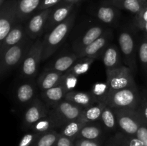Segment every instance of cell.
Segmentation results:
<instances>
[{"mask_svg":"<svg viewBox=\"0 0 147 146\" xmlns=\"http://www.w3.org/2000/svg\"><path fill=\"white\" fill-rule=\"evenodd\" d=\"M42 0H17V17L20 21L25 22L38 11Z\"/></svg>","mask_w":147,"mask_h":146,"instance_id":"cell-19","label":"cell"},{"mask_svg":"<svg viewBox=\"0 0 147 146\" xmlns=\"http://www.w3.org/2000/svg\"><path fill=\"white\" fill-rule=\"evenodd\" d=\"M67 92L63 86L58 84L49 90L40 92V98L49 107L53 108L65 100Z\"/></svg>","mask_w":147,"mask_h":146,"instance_id":"cell-21","label":"cell"},{"mask_svg":"<svg viewBox=\"0 0 147 146\" xmlns=\"http://www.w3.org/2000/svg\"><path fill=\"white\" fill-rule=\"evenodd\" d=\"M34 42L27 36L20 42L9 47L0 57V78L4 79L10 72L20 67Z\"/></svg>","mask_w":147,"mask_h":146,"instance_id":"cell-2","label":"cell"},{"mask_svg":"<svg viewBox=\"0 0 147 146\" xmlns=\"http://www.w3.org/2000/svg\"><path fill=\"white\" fill-rule=\"evenodd\" d=\"M141 30H142V31H143L145 34H147V23L145 24L144 26L143 27H142V29Z\"/></svg>","mask_w":147,"mask_h":146,"instance_id":"cell-45","label":"cell"},{"mask_svg":"<svg viewBox=\"0 0 147 146\" xmlns=\"http://www.w3.org/2000/svg\"><path fill=\"white\" fill-rule=\"evenodd\" d=\"M83 0H63L60 4H76L77 3L80 2Z\"/></svg>","mask_w":147,"mask_h":146,"instance_id":"cell-44","label":"cell"},{"mask_svg":"<svg viewBox=\"0 0 147 146\" xmlns=\"http://www.w3.org/2000/svg\"><path fill=\"white\" fill-rule=\"evenodd\" d=\"M100 120L101 121L104 128L108 131H115L118 128L117 119L114 110L106 103Z\"/></svg>","mask_w":147,"mask_h":146,"instance_id":"cell-27","label":"cell"},{"mask_svg":"<svg viewBox=\"0 0 147 146\" xmlns=\"http://www.w3.org/2000/svg\"><path fill=\"white\" fill-rule=\"evenodd\" d=\"M96 59L91 57H81L79 58L71 67L66 72L73 74L76 76H80L81 74H86L91 64L94 62Z\"/></svg>","mask_w":147,"mask_h":146,"instance_id":"cell-30","label":"cell"},{"mask_svg":"<svg viewBox=\"0 0 147 146\" xmlns=\"http://www.w3.org/2000/svg\"><path fill=\"white\" fill-rule=\"evenodd\" d=\"M62 1L63 0H42L38 11L56 7L59 4H60Z\"/></svg>","mask_w":147,"mask_h":146,"instance_id":"cell-42","label":"cell"},{"mask_svg":"<svg viewBox=\"0 0 147 146\" xmlns=\"http://www.w3.org/2000/svg\"><path fill=\"white\" fill-rule=\"evenodd\" d=\"M51 108L49 107L41 98L37 97L30 105L27 106L23 114L22 125L24 128L30 127L38 120L50 114Z\"/></svg>","mask_w":147,"mask_h":146,"instance_id":"cell-11","label":"cell"},{"mask_svg":"<svg viewBox=\"0 0 147 146\" xmlns=\"http://www.w3.org/2000/svg\"><path fill=\"white\" fill-rule=\"evenodd\" d=\"M143 3H144V5H147V0H143Z\"/></svg>","mask_w":147,"mask_h":146,"instance_id":"cell-47","label":"cell"},{"mask_svg":"<svg viewBox=\"0 0 147 146\" xmlns=\"http://www.w3.org/2000/svg\"><path fill=\"white\" fill-rule=\"evenodd\" d=\"M27 37L25 31V22L18 21L9 32L4 41L0 43V57L9 47L20 42Z\"/></svg>","mask_w":147,"mask_h":146,"instance_id":"cell-16","label":"cell"},{"mask_svg":"<svg viewBox=\"0 0 147 146\" xmlns=\"http://www.w3.org/2000/svg\"><path fill=\"white\" fill-rule=\"evenodd\" d=\"M147 23V5L142 8L140 12L136 14L135 17V24L139 29H142V27Z\"/></svg>","mask_w":147,"mask_h":146,"instance_id":"cell-37","label":"cell"},{"mask_svg":"<svg viewBox=\"0 0 147 146\" xmlns=\"http://www.w3.org/2000/svg\"><path fill=\"white\" fill-rule=\"evenodd\" d=\"M138 57L142 68L147 73V34H144L138 44Z\"/></svg>","mask_w":147,"mask_h":146,"instance_id":"cell-33","label":"cell"},{"mask_svg":"<svg viewBox=\"0 0 147 146\" xmlns=\"http://www.w3.org/2000/svg\"><path fill=\"white\" fill-rule=\"evenodd\" d=\"M142 100V92L138 88H125L111 91L106 103L113 109L138 110Z\"/></svg>","mask_w":147,"mask_h":146,"instance_id":"cell-3","label":"cell"},{"mask_svg":"<svg viewBox=\"0 0 147 146\" xmlns=\"http://www.w3.org/2000/svg\"><path fill=\"white\" fill-rule=\"evenodd\" d=\"M104 105V102H96L86 107L83 110L80 119L85 123H95L100 120Z\"/></svg>","mask_w":147,"mask_h":146,"instance_id":"cell-25","label":"cell"},{"mask_svg":"<svg viewBox=\"0 0 147 146\" xmlns=\"http://www.w3.org/2000/svg\"><path fill=\"white\" fill-rule=\"evenodd\" d=\"M106 77L111 91L125 88H138L133 72L126 65L106 71Z\"/></svg>","mask_w":147,"mask_h":146,"instance_id":"cell-7","label":"cell"},{"mask_svg":"<svg viewBox=\"0 0 147 146\" xmlns=\"http://www.w3.org/2000/svg\"><path fill=\"white\" fill-rule=\"evenodd\" d=\"M118 41L123 63L134 74L137 71L136 56L138 54V46L133 33L129 29L122 30L119 34Z\"/></svg>","mask_w":147,"mask_h":146,"instance_id":"cell-5","label":"cell"},{"mask_svg":"<svg viewBox=\"0 0 147 146\" xmlns=\"http://www.w3.org/2000/svg\"><path fill=\"white\" fill-rule=\"evenodd\" d=\"M111 90L107 82H96L91 87L90 93L96 100V102H106Z\"/></svg>","mask_w":147,"mask_h":146,"instance_id":"cell-31","label":"cell"},{"mask_svg":"<svg viewBox=\"0 0 147 146\" xmlns=\"http://www.w3.org/2000/svg\"><path fill=\"white\" fill-rule=\"evenodd\" d=\"M113 39V31L111 29H108L96 41L83 49L78 53L80 58L81 57H91L96 60L101 58L103 52L111 44Z\"/></svg>","mask_w":147,"mask_h":146,"instance_id":"cell-14","label":"cell"},{"mask_svg":"<svg viewBox=\"0 0 147 146\" xmlns=\"http://www.w3.org/2000/svg\"><path fill=\"white\" fill-rule=\"evenodd\" d=\"M119 9L112 4L105 2L96 10L95 15L105 25H113L120 17Z\"/></svg>","mask_w":147,"mask_h":146,"instance_id":"cell-20","label":"cell"},{"mask_svg":"<svg viewBox=\"0 0 147 146\" xmlns=\"http://www.w3.org/2000/svg\"><path fill=\"white\" fill-rule=\"evenodd\" d=\"M86 124V123L82 121L80 119L70 121L60 127V134L61 135L76 140L78 133Z\"/></svg>","mask_w":147,"mask_h":146,"instance_id":"cell-29","label":"cell"},{"mask_svg":"<svg viewBox=\"0 0 147 146\" xmlns=\"http://www.w3.org/2000/svg\"><path fill=\"white\" fill-rule=\"evenodd\" d=\"M136 135L143 143L144 145L147 146V124L146 122L144 121L143 117H142V114H141L140 127H139V129Z\"/></svg>","mask_w":147,"mask_h":146,"instance_id":"cell-38","label":"cell"},{"mask_svg":"<svg viewBox=\"0 0 147 146\" xmlns=\"http://www.w3.org/2000/svg\"><path fill=\"white\" fill-rule=\"evenodd\" d=\"M109 27L105 24H95L83 31L73 40L72 48L74 52L79 53L100 37Z\"/></svg>","mask_w":147,"mask_h":146,"instance_id":"cell-12","label":"cell"},{"mask_svg":"<svg viewBox=\"0 0 147 146\" xmlns=\"http://www.w3.org/2000/svg\"><path fill=\"white\" fill-rule=\"evenodd\" d=\"M75 6V4H59L55 7L47 19L45 34L64 21L74 11Z\"/></svg>","mask_w":147,"mask_h":146,"instance_id":"cell-15","label":"cell"},{"mask_svg":"<svg viewBox=\"0 0 147 146\" xmlns=\"http://www.w3.org/2000/svg\"><path fill=\"white\" fill-rule=\"evenodd\" d=\"M65 100H68L83 108H86L96 102L90 92H78L76 90L67 92Z\"/></svg>","mask_w":147,"mask_h":146,"instance_id":"cell-23","label":"cell"},{"mask_svg":"<svg viewBox=\"0 0 147 146\" xmlns=\"http://www.w3.org/2000/svg\"><path fill=\"white\" fill-rule=\"evenodd\" d=\"M139 110L142 114V117L147 124V90H144L142 92V100L139 107Z\"/></svg>","mask_w":147,"mask_h":146,"instance_id":"cell-39","label":"cell"},{"mask_svg":"<svg viewBox=\"0 0 147 146\" xmlns=\"http://www.w3.org/2000/svg\"><path fill=\"white\" fill-rule=\"evenodd\" d=\"M57 126L50 114L34 123L29 130L39 135H42L57 128Z\"/></svg>","mask_w":147,"mask_h":146,"instance_id":"cell-28","label":"cell"},{"mask_svg":"<svg viewBox=\"0 0 147 146\" xmlns=\"http://www.w3.org/2000/svg\"><path fill=\"white\" fill-rule=\"evenodd\" d=\"M103 135V129L101 126L95 123H86L77 136V138L86 139L90 140L100 141Z\"/></svg>","mask_w":147,"mask_h":146,"instance_id":"cell-24","label":"cell"},{"mask_svg":"<svg viewBox=\"0 0 147 146\" xmlns=\"http://www.w3.org/2000/svg\"><path fill=\"white\" fill-rule=\"evenodd\" d=\"M76 18V11L72 14L60 24L53 28L50 32L43 37L44 50L42 52V62L53 55L62 45L74 26Z\"/></svg>","mask_w":147,"mask_h":146,"instance_id":"cell-1","label":"cell"},{"mask_svg":"<svg viewBox=\"0 0 147 146\" xmlns=\"http://www.w3.org/2000/svg\"><path fill=\"white\" fill-rule=\"evenodd\" d=\"M120 132L127 135H136L141 125V114L138 110L113 109Z\"/></svg>","mask_w":147,"mask_h":146,"instance_id":"cell-8","label":"cell"},{"mask_svg":"<svg viewBox=\"0 0 147 146\" xmlns=\"http://www.w3.org/2000/svg\"><path fill=\"white\" fill-rule=\"evenodd\" d=\"M40 135H41L37 134L32 131L29 132L22 136L19 143L18 146H32V145Z\"/></svg>","mask_w":147,"mask_h":146,"instance_id":"cell-36","label":"cell"},{"mask_svg":"<svg viewBox=\"0 0 147 146\" xmlns=\"http://www.w3.org/2000/svg\"><path fill=\"white\" fill-rule=\"evenodd\" d=\"M80 57L78 54L74 52L62 54L52 62H49L45 66L44 70H53V71L58 72L65 73L73 66V64Z\"/></svg>","mask_w":147,"mask_h":146,"instance_id":"cell-18","label":"cell"},{"mask_svg":"<svg viewBox=\"0 0 147 146\" xmlns=\"http://www.w3.org/2000/svg\"><path fill=\"white\" fill-rule=\"evenodd\" d=\"M106 146H129V145L125 140L124 134L121 132H117L108 140Z\"/></svg>","mask_w":147,"mask_h":146,"instance_id":"cell-35","label":"cell"},{"mask_svg":"<svg viewBox=\"0 0 147 146\" xmlns=\"http://www.w3.org/2000/svg\"><path fill=\"white\" fill-rule=\"evenodd\" d=\"M106 2L135 14L140 12L144 6L143 0H106Z\"/></svg>","mask_w":147,"mask_h":146,"instance_id":"cell-26","label":"cell"},{"mask_svg":"<svg viewBox=\"0 0 147 146\" xmlns=\"http://www.w3.org/2000/svg\"><path fill=\"white\" fill-rule=\"evenodd\" d=\"M78 78V76L74 75L73 74H70V73L65 72L63 73V76H62L59 84L63 86L67 92L73 91V90H75V88L77 85Z\"/></svg>","mask_w":147,"mask_h":146,"instance_id":"cell-34","label":"cell"},{"mask_svg":"<svg viewBox=\"0 0 147 146\" xmlns=\"http://www.w3.org/2000/svg\"><path fill=\"white\" fill-rule=\"evenodd\" d=\"M59 135L60 133L57 132L55 130H51L48 133L39 136L32 146H53Z\"/></svg>","mask_w":147,"mask_h":146,"instance_id":"cell-32","label":"cell"},{"mask_svg":"<svg viewBox=\"0 0 147 146\" xmlns=\"http://www.w3.org/2000/svg\"><path fill=\"white\" fill-rule=\"evenodd\" d=\"M85 108L68 100H63L51 108L50 115L55 122L57 127H61L66 123L80 119Z\"/></svg>","mask_w":147,"mask_h":146,"instance_id":"cell-6","label":"cell"},{"mask_svg":"<svg viewBox=\"0 0 147 146\" xmlns=\"http://www.w3.org/2000/svg\"><path fill=\"white\" fill-rule=\"evenodd\" d=\"M17 21V0H7L0 7V43L4 41Z\"/></svg>","mask_w":147,"mask_h":146,"instance_id":"cell-9","label":"cell"},{"mask_svg":"<svg viewBox=\"0 0 147 146\" xmlns=\"http://www.w3.org/2000/svg\"><path fill=\"white\" fill-rule=\"evenodd\" d=\"M106 71L114 70L123 66V58L120 49L117 45L111 43L103 52L101 58Z\"/></svg>","mask_w":147,"mask_h":146,"instance_id":"cell-17","label":"cell"},{"mask_svg":"<svg viewBox=\"0 0 147 146\" xmlns=\"http://www.w3.org/2000/svg\"><path fill=\"white\" fill-rule=\"evenodd\" d=\"M124 137L129 146H144L136 135H127L124 134Z\"/></svg>","mask_w":147,"mask_h":146,"instance_id":"cell-43","label":"cell"},{"mask_svg":"<svg viewBox=\"0 0 147 146\" xmlns=\"http://www.w3.org/2000/svg\"><path fill=\"white\" fill-rule=\"evenodd\" d=\"M63 73L53 70H43L39 77L37 78V84L40 92L49 90L60 84V80Z\"/></svg>","mask_w":147,"mask_h":146,"instance_id":"cell-22","label":"cell"},{"mask_svg":"<svg viewBox=\"0 0 147 146\" xmlns=\"http://www.w3.org/2000/svg\"><path fill=\"white\" fill-rule=\"evenodd\" d=\"M53 146H75V140L60 134Z\"/></svg>","mask_w":147,"mask_h":146,"instance_id":"cell-40","label":"cell"},{"mask_svg":"<svg viewBox=\"0 0 147 146\" xmlns=\"http://www.w3.org/2000/svg\"><path fill=\"white\" fill-rule=\"evenodd\" d=\"M53 8L37 11L26 21L25 31L29 38L36 40L45 34L47 19Z\"/></svg>","mask_w":147,"mask_h":146,"instance_id":"cell-10","label":"cell"},{"mask_svg":"<svg viewBox=\"0 0 147 146\" xmlns=\"http://www.w3.org/2000/svg\"><path fill=\"white\" fill-rule=\"evenodd\" d=\"M44 50L43 37L34 40L20 67V75L23 80H33L38 72L39 66L42 62Z\"/></svg>","mask_w":147,"mask_h":146,"instance_id":"cell-4","label":"cell"},{"mask_svg":"<svg viewBox=\"0 0 147 146\" xmlns=\"http://www.w3.org/2000/svg\"><path fill=\"white\" fill-rule=\"evenodd\" d=\"M6 1H7V0H0V7L2 6Z\"/></svg>","mask_w":147,"mask_h":146,"instance_id":"cell-46","label":"cell"},{"mask_svg":"<svg viewBox=\"0 0 147 146\" xmlns=\"http://www.w3.org/2000/svg\"><path fill=\"white\" fill-rule=\"evenodd\" d=\"M75 146H101V143L98 140L78 138L75 140Z\"/></svg>","mask_w":147,"mask_h":146,"instance_id":"cell-41","label":"cell"},{"mask_svg":"<svg viewBox=\"0 0 147 146\" xmlns=\"http://www.w3.org/2000/svg\"><path fill=\"white\" fill-rule=\"evenodd\" d=\"M37 84L34 80H24L14 89V97L16 102L27 107L37 97Z\"/></svg>","mask_w":147,"mask_h":146,"instance_id":"cell-13","label":"cell"}]
</instances>
